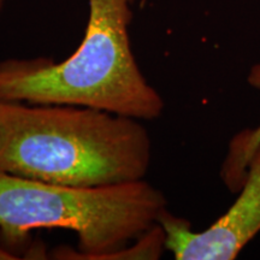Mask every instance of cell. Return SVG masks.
Returning a JSON list of instances; mask_svg holds the SVG:
<instances>
[{"label": "cell", "instance_id": "8992f818", "mask_svg": "<svg viewBox=\"0 0 260 260\" xmlns=\"http://www.w3.org/2000/svg\"><path fill=\"white\" fill-rule=\"evenodd\" d=\"M4 259H17V256H16L14 253H11L8 249H5L4 247L0 246V260H4Z\"/></svg>", "mask_w": 260, "mask_h": 260}, {"label": "cell", "instance_id": "277c9868", "mask_svg": "<svg viewBox=\"0 0 260 260\" xmlns=\"http://www.w3.org/2000/svg\"><path fill=\"white\" fill-rule=\"evenodd\" d=\"M236 194L226 212L201 232H194L187 219L165 209L158 219L165 233V248L176 260H234L260 234V144Z\"/></svg>", "mask_w": 260, "mask_h": 260}, {"label": "cell", "instance_id": "6da1fadb", "mask_svg": "<svg viewBox=\"0 0 260 260\" xmlns=\"http://www.w3.org/2000/svg\"><path fill=\"white\" fill-rule=\"evenodd\" d=\"M152 142L139 119L88 106L0 100V168L75 188L144 180Z\"/></svg>", "mask_w": 260, "mask_h": 260}, {"label": "cell", "instance_id": "7a4b0ae2", "mask_svg": "<svg viewBox=\"0 0 260 260\" xmlns=\"http://www.w3.org/2000/svg\"><path fill=\"white\" fill-rule=\"evenodd\" d=\"M135 0H88L80 46L60 63L46 58L0 63V100L88 106L139 121H153L164 100L140 70L129 24Z\"/></svg>", "mask_w": 260, "mask_h": 260}, {"label": "cell", "instance_id": "52a82bcc", "mask_svg": "<svg viewBox=\"0 0 260 260\" xmlns=\"http://www.w3.org/2000/svg\"><path fill=\"white\" fill-rule=\"evenodd\" d=\"M3 4H4V0H0V10L3 8Z\"/></svg>", "mask_w": 260, "mask_h": 260}, {"label": "cell", "instance_id": "5b68a950", "mask_svg": "<svg viewBox=\"0 0 260 260\" xmlns=\"http://www.w3.org/2000/svg\"><path fill=\"white\" fill-rule=\"evenodd\" d=\"M247 82L252 88L260 90V61L248 71ZM260 144V124L237 132L230 139L228 151L220 168V178L230 193L236 194L246 180L249 158Z\"/></svg>", "mask_w": 260, "mask_h": 260}, {"label": "cell", "instance_id": "3957f363", "mask_svg": "<svg viewBox=\"0 0 260 260\" xmlns=\"http://www.w3.org/2000/svg\"><path fill=\"white\" fill-rule=\"evenodd\" d=\"M164 194L145 180L75 188L19 176L0 168V232L16 243L34 229H67L79 249L59 247L56 259L103 260L158 223Z\"/></svg>", "mask_w": 260, "mask_h": 260}]
</instances>
